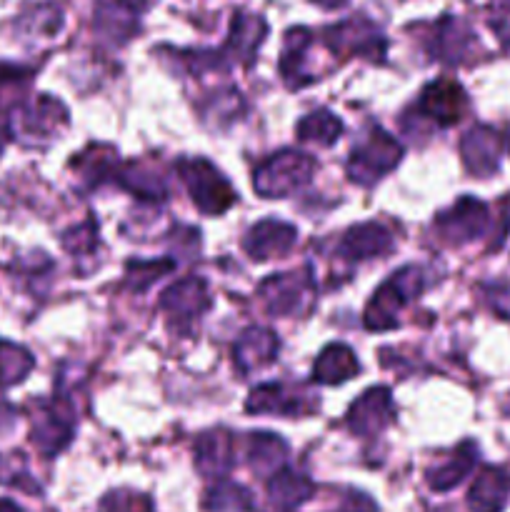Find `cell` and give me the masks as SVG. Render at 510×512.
Here are the masks:
<instances>
[{"label": "cell", "instance_id": "6da1fadb", "mask_svg": "<svg viewBox=\"0 0 510 512\" xmlns=\"http://www.w3.org/2000/svg\"><path fill=\"white\" fill-rule=\"evenodd\" d=\"M315 160L305 153L283 150L255 170L253 185L263 198H285L313 178Z\"/></svg>", "mask_w": 510, "mask_h": 512}, {"label": "cell", "instance_id": "8d00e7d4", "mask_svg": "<svg viewBox=\"0 0 510 512\" xmlns=\"http://www.w3.org/2000/svg\"><path fill=\"white\" fill-rule=\"evenodd\" d=\"M5 140H8V130H5V128H0V150H3Z\"/></svg>", "mask_w": 510, "mask_h": 512}, {"label": "cell", "instance_id": "5bb4252c", "mask_svg": "<svg viewBox=\"0 0 510 512\" xmlns=\"http://www.w3.org/2000/svg\"><path fill=\"white\" fill-rule=\"evenodd\" d=\"M210 305L208 288L200 278H185L180 283H175L173 288H168L160 298V308L175 320H190L195 315L203 313Z\"/></svg>", "mask_w": 510, "mask_h": 512}, {"label": "cell", "instance_id": "9a60e30c", "mask_svg": "<svg viewBox=\"0 0 510 512\" xmlns=\"http://www.w3.org/2000/svg\"><path fill=\"white\" fill-rule=\"evenodd\" d=\"M195 460H198V470L203 475L223 478L233 468V438L225 430L200 435L198 445H195Z\"/></svg>", "mask_w": 510, "mask_h": 512}, {"label": "cell", "instance_id": "1f68e13d", "mask_svg": "<svg viewBox=\"0 0 510 512\" xmlns=\"http://www.w3.org/2000/svg\"><path fill=\"white\" fill-rule=\"evenodd\" d=\"M30 78H33V73H30L28 68L0 63V113L13 108V105L23 98Z\"/></svg>", "mask_w": 510, "mask_h": 512}, {"label": "cell", "instance_id": "ffe728a7", "mask_svg": "<svg viewBox=\"0 0 510 512\" xmlns=\"http://www.w3.org/2000/svg\"><path fill=\"white\" fill-rule=\"evenodd\" d=\"M355 373H358V360H355L353 350L340 343L328 345L318 355L313 368V378L323 385H340L353 378Z\"/></svg>", "mask_w": 510, "mask_h": 512}, {"label": "cell", "instance_id": "836d02e7", "mask_svg": "<svg viewBox=\"0 0 510 512\" xmlns=\"http://www.w3.org/2000/svg\"><path fill=\"white\" fill-rule=\"evenodd\" d=\"M490 25H493V30L505 40V43H510V10L495 15V18L490 20Z\"/></svg>", "mask_w": 510, "mask_h": 512}, {"label": "cell", "instance_id": "8992f818", "mask_svg": "<svg viewBox=\"0 0 510 512\" xmlns=\"http://www.w3.org/2000/svg\"><path fill=\"white\" fill-rule=\"evenodd\" d=\"M465 105H468V100H465L463 88H460L455 80L443 78L430 83L428 88L420 93L415 110H418L420 118H428L433 120L435 125H440V128H448V125L458 123Z\"/></svg>", "mask_w": 510, "mask_h": 512}, {"label": "cell", "instance_id": "7a4b0ae2", "mask_svg": "<svg viewBox=\"0 0 510 512\" xmlns=\"http://www.w3.org/2000/svg\"><path fill=\"white\" fill-rule=\"evenodd\" d=\"M178 173L183 178L185 188H188L190 198L198 205L200 213L218 215L233 205L235 193L228 185V180L203 158L180 160Z\"/></svg>", "mask_w": 510, "mask_h": 512}, {"label": "cell", "instance_id": "4dcf8cb0", "mask_svg": "<svg viewBox=\"0 0 510 512\" xmlns=\"http://www.w3.org/2000/svg\"><path fill=\"white\" fill-rule=\"evenodd\" d=\"M473 460H475L473 448H470V445H465L460 453H455L453 460H448V463L440 465V468L430 470V475H428L430 488H433V490L455 488V485H458L460 480L468 475V470L473 468Z\"/></svg>", "mask_w": 510, "mask_h": 512}, {"label": "cell", "instance_id": "cb8c5ba5", "mask_svg": "<svg viewBox=\"0 0 510 512\" xmlns=\"http://www.w3.org/2000/svg\"><path fill=\"white\" fill-rule=\"evenodd\" d=\"M205 512H253L255 500L250 490L230 480H218L203 498Z\"/></svg>", "mask_w": 510, "mask_h": 512}, {"label": "cell", "instance_id": "4316f807", "mask_svg": "<svg viewBox=\"0 0 510 512\" xmlns=\"http://www.w3.org/2000/svg\"><path fill=\"white\" fill-rule=\"evenodd\" d=\"M343 133V123L330 110H315L298 123V138L318 145H333Z\"/></svg>", "mask_w": 510, "mask_h": 512}, {"label": "cell", "instance_id": "603a6c76", "mask_svg": "<svg viewBox=\"0 0 510 512\" xmlns=\"http://www.w3.org/2000/svg\"><path fill=\"white\" fill-rule=\"evenodd\" d=\"M510 478L500 470H483L470 488V508L475 512H500L508 500Z\"/></svg>", "mask_w": 510, "mask_h": 512}, {"label": "cell", "instance_id": "2e32d148", "mask_svg": "<svg viewBox=\"0 0 510 512\" xmlns=\"http://www.w3.org/2000/svg\"><path fill=\"white\" fill-rule=\"evenodd\" d=\"M313 490V483H310L305 475L288 468L275 470L273 478H270L268 483L270 503H273V508L280 512H290L298 508V505H303L305 500L313 498Z\"/></svg>", "mask_w": 510, "mask_h": 512}, {"label": "cell", "instance_id": "f1b7e54d", "mask_svg": "<svg viewBox=\"0 0 510 512\" xmlns=\"http://www.w3.org/2000/svg\"><path fill=\"white\" fill-rule=\"evenodd\" d=\"M80 175L85 178L88 185H100L103 180H108L110 175H115V165H118V158L110 148H103V145H93L88 153L80 155L75 160Z\"/></svg>", "mask_w": 510, "mask_h": 512}, {"label": "cell", "instance_id": "83f0119b", "mask_svg": "<svg viewBox=\"0 0 510 512\" xmlns=\"http://www.w3.org/2000/svg\"><path fill=\"white\" fill-rule=\"evenodd\" d=\"M115 178H120V185H123V188H128L130 193H135L138 198L145 200H163L165 193H168L163 175H158L155 170L143 168V165H130V168H125L123 173L115 175Z\"/></svg>", "mask_w": 510, "mask_h": 512}, {"label": "cell", "instance_id": "f546056e", "mask_svg": "<svg viewBox=\"0 0 510 512\" xmlns=\"http://www.w3.org/2000/svg\"><path fill=\"white\" fill-rule=\"evenodd\" d=\"M33 355L28 350H23L20 345L3 343L0 340V385H15L20 380L28 378V373L33 370Z\"/></svg>", "mask_w": 510, "mask_h": 512}, {"label": "cell", "instance_id": "44dd1931", "mask_svg": "<svg viewBox=\"0 0 510 512\" xmlns=\"http://www.w3.org/2000/svg\"><path fill=\"white\" fill-rule=\"evenodd\" d=\"M463 160L475 175L498 168V135L488 128L470 130L463 140Z\"/></svg>", "mask_w": 510, "mask_h": 512}, {"label": "cell", "instance_id": "d590c367", "mask_svg": "<svg viewBox=\"0 0 510 512\" xmlns=\"http://www.w3.org/2000/svg\"><path fill=\"white\" fill-rule=\"evenodd\" d=\"M318 5H323V8H338V5H343L345 0H315Z\"/></svg>", "mask_w": 510, "mask_h": 512}, {"label": "cell", "instance_id": "7402d4cb", "mask_svg": "<svg viewBox=\"0 0 510 512\" xmlns=\"http://www.w3.org/2000/svg\"><path fill=\"white\" fill-rule=\"evenodd\" d=\"M68 120L63 105L58 100L48 98V95H40L23 115H18V123L23 135H50L60 128V125Z\"/></svg>", "mask_w": 510, "mask_h": 512}, {"label": "cell", "instance_id": "ba28073f", "mask_svg": "<svg viewBox=\"0 0 510 512\" xmlns=\"http://www.w3.org/2000/svg\"><path fill=\"white\" fill-rule=\"evenodd\" d=\"M390 420H393V398H390L388 388L368 390L363 398L355 400L348 413L350 430L363 438L380 433Z\"/></svg>", "mask_w": 510, "mask_h": 512}, {"label": "cell", "instance_id": "3957f363", "mask_svg": "<svg viewBox=\"0 0 510 512\" xmlns=\"http://www.w3.org/2000/svg\"><path fill=\"white\" fill-rule=\"evenodd\" d=\"M400 153H403V150L395 143L393 135H388L380 128L370 130V133L355 145L353 153H350V180H355L358 185H373L375 180L383 178L385 173H390V170L398 165Z\"/></svg>", "mask_w": 510, "mask_h": 512}, {"label": "cell", "instance_id": "277c9868", "mask_svg": "<svg viewBox=\"0 0 510 512\" xmlns=\"http://www.w3.org/2000/svg\"><path fill=\"white\" fill-rule=\"evenodd\" d=\"M423 288V275L418 268H403L385 280L375 298L368 303L365 310V325L370 330H385L395 325V313L408 303L410 298L420 293Z\"/></svg>", "mask_w": 510, "mask_h": 512}, {"label": "cell", "instance_id": "7c38bea8", "mask_svg": "<svg viewBox=\"0 0 510 512\" xmlns=\"http://www.w3.org/2000/svg\"><path fill=\"white\" fill-rule=\"evenodd\" d=\"M70 435H73V423H70L68 405H45V410L38 415L33 428V443L38 445L40 453L55 455L70 443Z\"/></svg>", "mask_w": 510, "mask_h": 512}, {"label": "cell", "instance_id": "d6a6232c", "mask_svg": "<svg viewBox=\"0 0 510 512\" xmlns=\"http://www.w3.org/2000/svg\"><path fill=\"white\" fill-rule=\"evenodd\" d=\"M100 512H153V505H150V500L145 495L130 493V490H118V493H110L100 503Z\"/></svg>", "mask_w": 510, "mask_h": 512}, {"label": "cell", "instance_id": "e0dca14e", "mask_svg": "<svg viewBox=\"0 0 510 512\" xmlns=\"http://www.w3.org/2000/svg\"><path fill=\"white\" fill-rule=\"evenodd\" d=\"M250 413H278V415H298L310 410V405L303 403V395L295 388L280 383H268L263 388L253 390L248 398Z\"/></svg>", "mask_w": 510, "mask_h": 512}, {"label": "cell", "instance_id": "e575fe53", "mask_svg": "<svg viewBox=\"0 0 510 512\" xmlns=\"http://www.w3.org/2000/svg\"><path fill=\"white\" fill-rule=\"evenodd\" d=\"M0 512H23V510H20L15 503H10V500H0Z\"/></svg>", "mask_w": 510, "mask_h": 512}, {"label": "cell", "instance_id": "d4e9b609", "mask_svg": "<svg viewBox=\"0 0 510 512\" xmlns=\"http://www.w3.org/2000/svg\"><path fill=\"white\" fill-rule=\"evenodd\" d=\"M265 38V23L258 15L238 13L233 20V30H230L228 48L235 58L250 60L258 50L260 40Z\"/></svg>", "mask_w": 510, "mask_h": 512}, {"label": "cell", "instance_id": "d6986e66", "mask_svg": "<svg viewBox=\"0 0 510 512\" xmlns=\"http://www.w3.org/2000/svg\"><path fill=\"white\" fill-rule=\"evenodd\" d=\"M473 35L458 18H443L433 30V58L443 63H460L468 55Z\"/></svg>", "mask_w": 510, "mask_h": 512}, {"label": "cell", "instance_id": "8fae6325", "mask_svg": "<svg viewBox=\"0 0 510 512\" xmlns=\"http://www.w3.org/2000/svg\"><path fill=\"white\" fill-rule=\"evenodd\" d=\"M295 243V228L280 220H260L250 233L245 235L243 248L253 260L280 258L288 253Z\"/></svg>", "mask_w": 510, "mask_h": 512}, {"label": "cell", "instance_id": "5b68a950", "mask_svg": "<svg viewBox=\"0 0 510 512\" xmlns=\"http://www.w3.org/2000/svg\"><path fill=\"white\" fill-rule=\"evenodd\" d=\"M260 298L273 315L300 313L313 298V280L308 273H280L260 285Z\"/></svg>", "mask_w": 510, "mask_h": 512}, {"label": "cell", "instance_id": "52a82bcc", "mask_svg": "<svg viewBox=\"0 0 510 512\" xmlns=\"http://www.w3.org/2000/svg\"><path fill=\"white\" fill-rule=\"evenodd\" d=\"M330 48L343 55H368V58H380L385 53V40L373 23L365 18H353L338 23L325 35Z\"/></svg>", "mask_w": 510, "mask_h": 512}, {"label": "cell", "instance_id": "4fadbf2b", "mask_svg": "<svg viewBox=\"0 0 510 512\" xmlns=\"http://www.w3.org/2000/svg\"><path fill=\"white\" fill-rule=\"evenodd\" d=\"M390 248H393V235H390V230H385L378 223H363L355 225V228H350L343 235V240L338 245V255L348 260H365L388 253Z\"/></svg>", "mask_w": 510, "mask_h": 512}, {"label": "cell", "instance_id": "ac0fdd59", "mask_svg": "<svg viewBox=\"0 0 510 512\" xmlns=\"http://www.w3.org/2000/svg\"><path fill=\"white\" fill-rule=\"evenodd\" d=\"M275 355H278V338L263 328H250L235 345V363L243 373L273 363Z\"/></svg>", "mask_w": 510, "mask_h": 512}, {"label": "cell", "instance_id": "484cf974", "mask_svg": "<svg viewBox=\"0 0 510 512\" xmlns=\"http://www.w3.org/2000/svg\"><path fill=\"white\" fill-rule=\"evenodd\" d=\"M288 448L280 438L270 433H255L250 435L248 445V460L253 465V470L258 473H275V470L283 468V460Z\"/></svg>", "mask_w": 510, "mask_h": 512}, {"label": "cell", "instance_id": "9c48e42d", "mask_svg": "<svg viewBox=\"0 0 510 512\" xmlns=\"http://www.w3.org/2000/svg\"><path fill=\"white\" fill-rule=\"evenodd\" d=\"M488 223V210L483 203L473 198H463L438 218V230L450 243H465L478 238L480 230Z\"/></svg>", "mask_w": 510, "mask_h": 512}, {"label": "cell", "instance_id": "30bf717a", "mask_svg": "<svg viewBox=\"0 0 510 512\" xmlns=\"http://www.w3.org/2000/svg\"><path fill=\"white\" fill-rule=\"evenodd\" d=\"M145 8V0H105L98 5L95 13V28L103 38L113 43H123L138 28L140 13Z\"/></svg>", "mask_w": 510, "mask_h": 512}]
</instances>
